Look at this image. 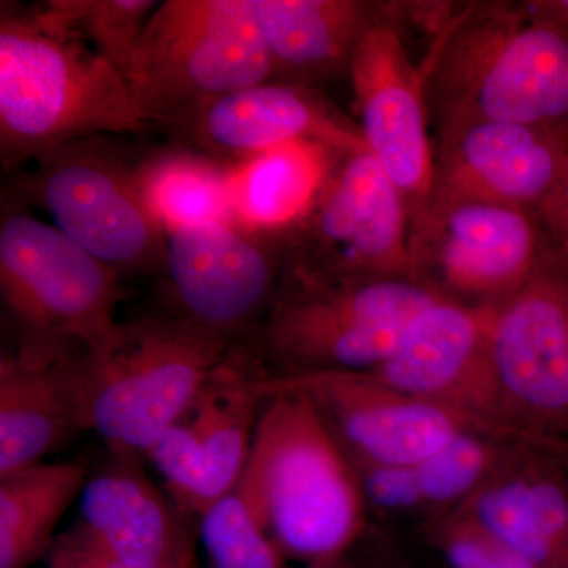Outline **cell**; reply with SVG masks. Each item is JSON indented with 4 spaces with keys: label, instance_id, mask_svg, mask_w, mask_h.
I'll list each match as a JSON object with an SVG mask.
<instances>
[{
    "label": "cell",
    "instance_id": "9a60e30c",
    "mask_svg": "<svg viewBox=\"0 0 568 568\" xmlns=\"http://www.w3.org/2000/svg\"><path fill=\"white\" fill-rule=\"evenodd\" d=\"M495 313L496 306L436 298L410 320L394 353L373 373L481 432L514 437L504 425L493 365Z\"/></svg>",
    "mask_w": 568,
    "mask_h": 568
},
{
    "label": "cell",
    "instance_id": "f1b7e54d",
    "mask_svg": "<svg viewBox=\"0 0 568 568\" xmlns=\"http://www.w3.org/2000/svg\"><path fill=\"white\" fill-rule=\"evenodd\" d=\"M416 532L446 568H534L506 541L462 510L428 519L417 526Z\"/></svg>",
    "mask_w": 568,
    "mask_h": 568
},
{
    "label": "cell",
    "instance_id": "4316f807",
    "mask_svg": "<svg viewBox=\"0 0 568 568\" xmlns=\"http://www.w3.org/2000/svg\"><path fill=\"white\" fill-rule=\"evenodd\" d=\"M51 17L106 59L126 80L130 62L156 0H50Z\"/></svg>",
    "mask_w": 568,
    "mask_h": 568
},
{
    "label": "cell",
    "instance_id": "7402d4cb",
    "mask_svg": "<svg viewBox=\"0 0 568 568\" xmlns=\"http://www.w3.org/2000/svg\"><path fill=\"white\" fill-rule=\"evenodd\" d=\"M260 375L237 368L226 357L185 417L203 458L200 517L215 500L233 491L244 473L257 418L267 399L257 387Z\"/></svg>",
    "mask_w": 568,
    "mask_h": 568
},
{
    "label": "cell",
    "instance_id": "cb8c5ba5",
    "mask_svg": "<svg viewBox=\"0 0 568 568\" xmlns=\"http://www.w3.org/2000/svg\"><path fill=\"white\" fill-rule=\"evenodd\" d=\"M82 463H40L0 478V568H28L54 544V529L88 481Z\"/></svg>",
    "mask_w": 568,
    "mask_h": 568
},
{
    "label": "cell",
    "instance_id": "4dcf8cb0",
    "mask_svg": "<svg viewBox=\"0 0 568 568\" xmlns=\"http://www.w3.org/2000/svg\"><path fill=\"white\" fill-rule=\"evenodd\" d=\"M181 514L200 517L204 469L200 443L186 418L171 426L148 452Z\"/></svg>",
    "mask_w": 568,
    "mask_h": 568
},
{
    "label": "cell",
    "instance_id": "7c38bea8",
    "mask_svg": "<svg viewBox=\"0 0 568 568\" xmlns=\"http://www.w3.org/2000/svg\"><path fill=\"white\" fill-rule=\"evenodd\" d=\"M283 237L239 220L166 230L162 274L173 315L227 343L263 324L284 274Z\"/></svg>",
    "mask_w": 568,
    "mask_h": 568
},
{
    "label": "cell",
    "instance_id": "603a6c76",
    "mask_svg": "<svg viewBox=\"0 0 568 568\" xmlns=\"http://www.w3.org/2000/svg\"><path fill=\"white\" fill-rule=\"evenodd\" d=\"M336 152L294 142L235 164L233 207L239 222L280 233L308 211Z\"/></svg>",
    "mask_w": 568,
    "mask_h": 568
},
{
    "label": "cell",
    "instance_id": "5b68a950",
    "mask_svg": "<svg viewBox=\"0 0 568 568\" xmlns=\"http://www.w3.org/2000/svg\"><path fill=\"white\" fill-rule=\"evenodd\" d=\"M6 192L36 205L84 252L119 275L162 272L166 230L142 192L134 162L110 136H91L40 153Z\"/></svg>",
    "mask_w": 568,
    "mask_h": 568
},
{
    "label": "cell",
    "instance_id": "3957f363",
    "mask_svg": "<svg viewBox=\"0 0 568 568\" xmlns=\"http://www.w3.org/2000/svg\"><path fill=\"white\" fill-rule=\"evenodd\" d=\"M286 559H345L369 532V514L346 452L315 403L298 392L265 399L235 485Z\"/></svg>",
    "mask_w": 568,
    "mask_h": 568
},
{
    "label": "cell",
    "instance_id": "d6986e66",
    "mask_svg": "<svg viewBox=\"0 0 568 568\" xmlns=\"http://www.w3.org/2000/svg\"><path fill=\"white\" fill-rule=\"evenodd\" d=\"M80 347L20 346L0 358V478L44 463L80 428Z\"/></svg>",
    "mask_w": 568,
    "mask_h": 568
},
{
    "label": "cell",
    "instance_id": "d6a6232c",
    "mask_svg": "<svg viewBox=\"0 0 568 568\" xmlns=\"http://www.w3.org/2000/svg\"><path fill=\"white\" fill-rule=\"evenodd\" d=\"M366 541L368 547L362 558L353 559L347 556L355 568H426L403 556L398 549L387 544L386 537L373 536L372 530L366 536Z\"/></svg>",
    "mask_w": 568,
    "mask_h": 568
},
{
    "label": "cell",
    "instance_id": "5bb4252c",
    "mask_svg": "<svg viewBox=\"0 0 568 568\" xmlns=\"http://www.w3.org/2000/svg\"><path fill=\"white\" fill-rule=\"evenodd\" d=\"M428 55L416 63L390 17L369 29L355 51L349 80L366 151L409 207L410 223L435 182L436 142L428 103Z\"/></svg>",
    "mask_w": 568,
    "mask_h": 568
},
{
    "label": "cell",
    "instance_id": "83f0119b",
    "mask_svg": "<svg viewBox=\"0 0 568 568\" xmlns=\"http://www.w3.org/2000/svg\"><path fill=\"white\" fill-rule=\"evenodd\" d=\"M200 519L212 568H290L237 489L205 508Z\"/></svg>",
    "mask_w": 568,
    "mask_h": 568
},
{
    "label": "cell",
    "instance_id": "ffe728a7",
    "mask_svg": "<svg viewBox=\"0 0 568 568\" xmlns=\"http://www.w3.org/2000/svg\"><path fill=\"white\" fill-rule=\"evenodd\" d=\"M274 81L316 89L349 78L355 51L369 29L390 17L372 0H254Z\"/></svg>",
    "mask_w": 568,
    "mask_h": 568
},
{
    "label": "cell",
    "instance_id": "52a82bcc",
    "mask_svg": "<svg viewBox=\"0 0 568 568\" xmlns=\"http://www.w3.org/2000/svg\"><path fill=\"white\" fill-rule=\"evenodd\" d=\"M437 295L409 278L284 275L261 324L275 375L373 372Z\"/></svg>",
    "mask_w": 568,
    "mask_h": 568
},
{
    "label": "cell",
    "instance_id": "836d02e7",
    "mask_svg": "<svg viewBox=\"0 0 568 568\" xmlns=\"http://www.w3.org/2000/svg\"><path fill=\"white\" fill-rule=\"evenodd\" d=\"M537 13L568 33V0H530Z\"/></svg>",
    "mask_w": 568,
    "mask_h": 568
},
{
    "label": "cell",
    "instance_id": "d590c367",
    "mask_svg": "<svg viewBox=\"0 0 568 568\" xmlns=\"http://www.w3.org/2000/svg\"><path fill=\"white\" fill-rule=\"evenodd\" d=\"M560 245L568 250V201L566 211V222H564L562 239H560Z\"/></svg>",
    "mask_w": 568,
    "mask_h": 568
},
{
    "label": "cell",
    "instance_id": "8992f818",
    "mask_svg": "<svg viewBox=\"0 0 568 568\" xmlns=\"http://www.w3.org/2000/svg\"><path fill=\"white\" fill-rule=\"evenodd\" d=\"M274 81L254 0H164L142 31L126 82L163 126L213 99Z\"/></svg>",
    "mask_w": 568,
    "mask_h": 568
},
{
    "label": "cell",
    "instance_id": "f546056e",
    "mask_svg": "<svg viewBox=\"0 0 568 568\" xmlns=\"http://www.w3.org/2000/svg\"><path fill=\"white\" fill-rule=\"evenodd\" d=\"M369 517L422 525L428 515L416 466L375 465L351 459Z\"/></svg>",
    "mask_w": 568,
    "mask_h": 568
},
{
    "label": "cell",
    "instance_id": "277c9868",
    "mask_svg": "<svg viewBox=\"0 0 568 568\" xmlns=\"http://www.w3.org/2000/svg\"><path fill=\"white\" fill-rule=\"evenodd\" d=\"M227 347L173 313L121 323L110 346L82 351L80 428L102 437L118 457H148L159 437L189 416Z\"/></svg>",
    "mask_w": 568,
    "mask_h": 568
},
{
    "label": "cell",
    "instance_id": "e0dca14e",
    "mask_svg": "<svg viewBox=\"0 0 568 568\" xmlns=\"http://www.w3.org/2000/svg\"><path fill=\"white\" fill-rule=\"evenodd\" d=\"M160 129L181 148L233 164L294 142L366 151L358 123L321 91L280 81L224 93Z\"/></svg>",
    "mask_w": 568,
    "mask_h": 568
},
{
    "label": "cell",
    "instance_id": "30bf717a",
    "mask_svg": "<svg viewBox=\"0 0 568 568\" xmlns=\"http://www.w3.org/2000/svg\"><path fill=\"white\" fill-rule=\"evenodd\" d=\"M555 245L545 224L523 209L429 194L410 223L413 280L446 301L499 306Z\"/></svg>",
    "mask_w": 568,
    "mask_h": 568
},
{
    "label": "cell",
    "instance_id": "7a4b0ae2",
    "mask_svg": "<svg viewBox=\"0 0 568 568\" xmlns=\"http://www.w3.org/2000/svg\"><path fill=\"white\" fill-rule=\"evenodd\" d=\"M436 130L474 121L568 132V33L530 2H476L426 51Z\"/></svg>",
    "mask_w": 568,
    "mask_h": 568
},
{
    "label": "cell",
    "instance_id": "1f68e13d",
    "mask_svg": "<svg viewBox=\"0 0 568 568\" xmlns=\"http://www.w3.org/2000/svg\"><path fill=\"white\" fill-rule=\"evenodd\" d=\"M43 568H133L115 559L81 526L55 537L44 555ZM170 568H194V559Z\"/></svg>",
    "mask_w": 568,
    "mask_h": 568
},
{
    "label": "cell",
    "instance_id": "44dd1931",
    "mask_svg": "<svg viewBox=\"0 0 568 568\" xmlns=\"http://www.w3.org/2000/svg\"><path fill=\"white\" fill-rule=\"evenodd\" d=\"M132 459L89 476L78 526L133 568H170L194 559L189 530Z\"/></svg>",
    "mask_w": 568,
    "mask_h": 568
},
{
    "label": "cell",
    "instance_id": "6da1fadb",
    "mask_svg": "<svg viewBox=\"0 0 568 568\" xmlns=\"http://www.w3.org/2000/svg\"><path fill=\"white\" fill-rule=\"evenodd\" d=\"M152 129L129 82L43 6L0 9V163L6 173L69 142Z\"/></svg>",
    "mask_w": 568,
    "mask_h": 568
},
{
    "label": "cell",
    "instance_id": "ba28073f",
    "mask_svg": "<svg viewBox=\"0 0 568 568\" xmlns=\"http://www.w3.org/2000/svg\"><path fill=\"white\" fill-rule=\"evenodd\" d=\"M121 278L3 190L0 295L20 325L21 346L85 353L110 346L121 327Z\"/></svg>",
    "mask_w": 568,
    "mask_h": 568
},
{
    "label": "cell",
    "instance_id": "4fadbf2b",
    "mask_svg": "<svg viewBox=\"0 0 568 568\" xmlns=\"http://www.w3.org/2000/svg\"><path fill=\"white\" fill-rule=\"evenodd\" d=\"M429 194L523 209L536 215L560 245L568 201V132L489 121L437 130Z\"/></svg>",
    "mask_w": 568,
    "mask_h": 568
},
{
    "label": "cell",
    "instance_id": "d4e9b609",
    "mask_svg": "<svg viewBox=\"0 0 568 568\" xmlns=\"http://www.w3.org/2000/svg\"><path fill=\"white\" fill-rule=\"evenodd\" d=\"M235 164L190 149H163L140 160L142 192L164 230L179 224L235 220Z\"/></svg>",
    "mask_w": 568,
    "mask_h": 568
},
{
    "label": "cell",
    "instance_id": "8fae6325",
    "mask_svg": "<svg viewBox=\"0 0 568 568\" xmlns=\"http://www.w3.org/2000/svg\"><path fill=\"white\" fill-rule=\"evenodd\" d=\"M491 354L508 433L568 450V250L549 248L496 306Z\"/></svg>",
    "mask_w": 568,
    "mask_h": 568
},
{
    "label": "cell",
    "instance_id": "2e32d148",
    "mask_svg": "<svg viewBox=\"0 0 568 568\" xmlns=\"http://www.w3.org/2000/svg\"><path fill=\"white\" fill-rule=\"evenodd\" d=\"M257 387L265 396H308L347 458L357 462L416 466L465 429H478L452 410L392 387L373 372L261 373Z\"/></svg>",
    "mask_w": 568,
    "mask_h": 568
},
{
    "label": "cell",
    "instance_id": "ac0fdd59",
    "mask_svg": "<svg viewBox=\"0 0 568 568\" xmlns=\"http://www.w3.org/2000/svg\"><path fill=\"white\" fill-rule=\"evenodd\" d=\"M458 510L534 568H568V450L511 440L484 487Z\"/></svg>",
    "mask_w": 568,
    "mask_h": 568
},
{
    "label": "cell",
    "instance_id": "484cf974",
    "mask_svg": "<svg viewBox=\"0 0 568 568\" xmlns=\"http://www.w3.org/2000/svg\"><path fill=\"white\" fill-rule=\"evenodd\" d=\"M511 440L514 437L465 429L418 463L417 476L428 515L425 521L465 506L484 487Z\"/></svg>",
    "mask_w": 568,
    "mask_h": 568
},
{
    "label": "cell",
    "instance_id": "9c48e42d",
    "mask_svg": "<svg viewBox=\"0 0 568 568\" xmlns=\"http://www.w3.org/2000/svg\"><path fill=\"white\" fill-rule=\"evenodd\" d=\"M280 234L284 275L413 280L409 207L368 151L336 153L308 211Z\"/></svg>",
    "mask_w": 568,
    "mask_h": 568
},
{
    "label": "cell",
    "instance_id": "e575fe53",
    "mask_svg": "<svg viewBox=\"0 0 568 568\" xmlns=\"http://www.w3.org/2000/svg\"><path fill=\"white\" fill-rule=\"evenodd\" d=\"M302 568H355L353 564L349 562V559H339L332 560V562H321V564H310V566H304Z\"/></svg>",
    "mask_w": 568,
    "mask_h": 568
}]
</instances>
